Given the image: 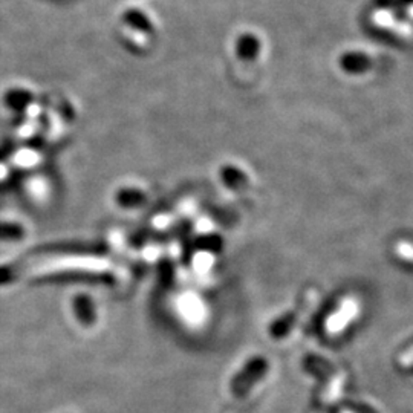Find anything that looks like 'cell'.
I'll return each instance as SVG.
<instances>
[{
    "label": "cell",
    "mask_w": 413,
    "mask_h": 413,
    "mask_svg": "<svg viewBox=\"0 0 413 413\" xmlns=\"http://www.w3.org/2000/svg\"><path fill=\"white\" fill-rule=\"evenodd\" d=\"M268 366L266 361L262 358H254L250 363H248L244 369L236 375V378L232 383V389L236 397H244L248 392H250L257 381H261Z\"/></svg>",
    "instance_id": "6da1fadb"
},
{
    "label": "cell",
    "mask_w": 413,
    "mask_h": 413,
    "mask_svg": "<svg viewBox=\"0 0 413 413\" xmlns=\"http://www.w3.org/2000/svg\"><path fill=\"white\" fill-rule=\"evenodd\" d=\"M123 22L133 28V30L140 31V32H145V34H150L153 32V23L150 22L149 16L145 13L140 11V9H127L123 14Z\"/></svg>",
    "instance_id": "3957f363"
},
{
    "label": "cell",
    "mask_w": 413,
    "mask_h": 413,
    "mask_svg": "<svg viewBox=\"0 0 413 413\" xmlns=\"http://www.w3.org/2000/svg\"><path fill=\"white\" fill-rule=\"evenodd\" d=\"M358 314V303L355 299L347 297L342 301V305L334 312L333 316H329L326 320V330L328 334H340L347 328V325L357 317Z\"/></svg>",
    "instance_id": "7a4b0ae2"
},
{
    "label": "cell",
    "mask_w": 413,
    "mask_h": 413,
    "mask_svg": "<svg viewBox=\"0 0 413 413\" xmlns=\"http://www.w3.org/2000/svg\"><path fill=\"white\" fill-rule=\"evenodd\" d=\"M395 253H397V256H400L401 259L413 262V244L400 242L397 246H395Z\"/></svg>",
    "instance_id": "277c9868"
},
{
    "label": "cell",
    "mask_w": 413,
    "mask_h": 413,
    "mask_svg": "<svg viewBox=\"0 0 413 413\" xmlns=\"http://www.w3.org/2000/svg\"><path fill=\"white\" fill-rule=\"evenodd\" d=\"M409 360H413V347L409 351Z\"/></svg>",
    "instance_id": "5b68a950"
}]
</instances>
